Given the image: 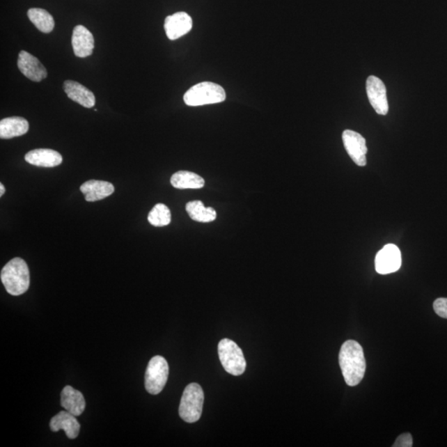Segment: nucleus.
I'll list each match as a JSON object with an SVG mask.
<instances>
[{
    "mask_svg": "<svg viewBox=\"0 0 447 447\" xmlns=\"http://www.w3.org/2000/svg\"><path fill=\"white\" fill-rule=\"evenodd\" d=\"M339 363L346 384L356 386L366 374V362L362 346L350 340L341 346Z\"/></svg>",
    "mask_w": 447,
    "mask_h": 447,
    "instance_id": "1",
    "label": "nucleus"
},
{
    "mask_svg": "<svg viewBox=\"0 0 447 447\" xmlns=\"http://www.w3.org/2000/svg\"><path fill=\"white\" fill-rule=\"evenodd\" d=\"M63 89L68 98L73 102L82 105L85 108L94 107L95 104V97L93 92L87 89L86 87L80 84V83L73 81H65L63 85Z\"/></svg>",
    "mask_w": 447,
    "mask_h": 447,
    "instance_id": "15",
    "label": "nucleus"
},
{
    "mask_svg": "<svg viewBox=\"0 0 447 447\" xmlns=\"http://www.w3.org/2000/svg\"><path fill=\"white\" fill-rule=\"evenodd\" d=\"M204 392L198 384H188L179 406V415L188 423L197 422L203 414Z\"/></svg>",
    "mask_w": 447,
    "mask_h": 447,
    "instance_id": "4",
    "label": "nucleus"
},
{
    "mask_svg": "<svg viewBox=\"0 0 447 447\" xmlns=\"http://www.w3.org/2000/svg\"><path fill=\"white\" fill-rule=\"evenodd\" d=\"M17 67L26 77L35 82H40L47 77L45 65L37 58L26 51L19 52Z\"/></svg>",
    "mask_w": 447,
    "mask_h": 447,
    "instance_id": "10",
    "label": "nucleus"
},
{
    "mask_svg": "<svg viewBox=\"0 0 447 447\" xmlns=\"http://www.w3.org/2000/svg\"><path fill=\"white\" fill-rule=\"evenodd\" d=\"M366 92L372 107L380 116H386L389 112L386 87L379 78L370 76L366 81Z\"/></svg>",
    "mask_w": 447,
    "mask_h": 447,
    "instance_id": "7",
    "label": "nucleus"
},
{
    "mask_svg": "<svg viewBox=\"0 0 447 447\" xmlns=\"http://www.w3.org/2000/svg\"><path fill=\"white\" fill-rule=\"evenodd\" d=\"M433 308L439 317L447 319V298H437L434 301Z\"/></svg>",
    "mask_w": 447,
    "mask_h": 447,
    "instance_id": "23",
    "label": "nucleus"
},
{
    "mask_svg": "<svg viewBox=\"0 0 447 447\" xmlns=\"http://www.w3.org/2000/svg\"><path fill=\"white\" fill-rule=\"evenodd\" d=\"M226 98V91L222 86L208 81L192 86L184 95V102L189 107L221 103L225 102Z\"/></svg>",
    "mask_w": 447,
    "mask_h": 447,
    "instance_id": "3",
    "label": "nucleus"
},
{
    "mask_svg": "<svg viewBox=\"0 0 447 447\" xmlns=\"http://www.w3.org/2000/svg\"><path fill=\"white\" fill-rule=\"evenodd\" d=\"M393 447H411L413 446V437L410 433L402 434L398 437V439L394 444Z\"/></svg>",
    "mask_w": 447,
    "mask_h": 447,
    "instance_id": "24",
    "label": "nucleus"
},
{
    "mask_svg": "<svg viewBox=\"0 0 447 447\" xmlns=\"http://www.w3.org/2000/svg\"><path fill=\"white\" fill-rule=\"evenodd\" d=\"M72 45L74 55L85 58L93 54L95 40L93 35L84 26L74 27L72 38Z\"/></svg>",
    "mask_w": 447,
    "mask_h": 447,
    "instance_id": "12",
    "label": "nucleus"
},
{
    "mask_svg": "<svg viewBox=\"0 0 447 447\" xmlns=\"http://www.w3.org/2000/svg\"><path fill=\"white\" fill-rule=\"evenodd\" d=\"M171 220H172V216H171L169 208L162 203L155 205L148 217V222L156 227L168 226Z\"/></svg>",
    "mask_w": 447,
    "mask_h": 447,
    "instance_id": "22",
    "label": "nucleus"
},
{
    "mask_svg": "<svg viewBox=\"0 0 447 447\" xmlns=\"http://www.w3.org/2000/svg\"><path fill=\"white\" fill-rule=\"evenodd\" d=\"M61 405L69 413L78 417L85 411V398L78 390L72 386H65L61 391Z\"/></svg>",
    "mask_w": 447,
    "mask_h": 447,
    "instance_id": "17",
    "label": "nucleus"
},
{
    "mask_svg": "<svg viewBox=\"0 0 447 447\" xmlns=\"http://www.w3.org/2000/svg\"><path fill=\"white\" fill-rule=\"evenodd\" d=\"M191 28V17L185 12H178L166 17L164 29L170 40H176L184 36L190 32Z\"/></svg>",
    "mask_w": 447,
    "mask_h": 447,
    "instance_id": "11",
    "label": "nucleus"
},
{
    "mask_svg": "<svg viewBox=\"0 0 447 447\" xmlns=\"http://www.w3.org/2000/svg\"><path fill=\"white\" fill-rule=\"evenodd\" d=\"M343 139L345 150L354 163L361 166H366L368 149L365 138L353 130H347L344 131Z\"/></svg>",
    "mask_w": 447,
    "mask_h": 447,
    "instance_id": "9",
    "label": "nucleus"
},
{
    "mask_svg": "<svg viewBox=\"0 0 447 447\" xmlns=\"http://www.w3.org/2000/svg\"><path fill=\"white\" fill-rule=\"evenodd\" d=\"M81 191L85 195L86 201L93 203L107 198L115 191V187L113 184L98 180H90L81 186Z\"/></svg>",
    "mask_w": 447,
    "mask_h": 447,
    "instance_id": "16",
    "label": "nucleus"
},
{
    "mask_svg": "<svg viewBox=\"0 0 447 447\" xmlns=\"http://www.w3.org/2000/svg\"><path fill=\"white\" fill-rule=\"evenodd\" d=\"M219 358L224 369L227 372L235 376L243 375L246 369L242 350L235 341L230 339H223L218 345Z\"/></svg>",
    "mask_w": 447,
    "mask_h": 447,
    "instance_id": "5",
    "label": "nucleus"
},
{
    "mask_svg": "<svg viewBox=\"0 0 447 447\" xmlns=\"http://www.w3.org/2000/svg\"><path fill=\"white\" fill-rule=\"evenodd\" d=\"M63 156L58 152L47 148H38L25 155V161L31 165L42 168H54L63 163Z\"/></svg>",
    "mask_w": 447,
    "mask_h": 447,
    "instance_id": "14",
    "label": "nucleus"
},
{
    "mask_svg": "<svg viewBox=\"0 0 447 447\" xmlns=\"http://www.w3.org/2000/svg\"><path fill=\"white\" fill-rule=\"evenodd\" d=\"M186 210L191 220L201 223H210L216 220L217 213L212 207H205L201 201H192L186 205Z\"/></svg>",
    "mask_w": 447,
    "mask_h": 447,
    "instance_id": "20",
    "label": "nucleus"
},
{
    "mask_svg": "<svg viewBox=\"0 0 447 447\" xmlns=\"http://www.w3.org/2000/svg\"><path fill=\"white\" fill-rule=\"evenodd\" d=\"M171 184L178 189H201L205 186V180L194 173L179 171L171 178Z\"/></svg>",
    "mask_w": 447,
    "mask_h": 447,
    "instance_id": "19",
    "label": "nucleus"
},
{
    "mask_svg": "<svg viewBox=\"0 0 447 447\" xmlns=\"http://www.w3.org/2000/svg\"><path fill=\"white\" fill-rule=\"evenodd\" d=\"M0 277L6 291L12 296H20L29 290V269L23 258H13L3 267Z\"/></svg>",
    "mask_w": 447,
    "mask_h": 447,
    "instance_id": "2",
    "label": "nucleus"
},
{
    "mask_svg": "<svg viewBox=\"0 0 447 447\" xmlns=\"http://www.w3.org/2000/svg\"><path fill=\"white\" fill-rule=\"evenodd\" d=\"M402 257L400 249L394 244H387L377 253L375 269L380 274L394 273L400 269Z\"/></svg>",
    "mask_w": 447,
    "mask_h": 447,
    "instance_id": "8",
    "label": "nucleus"
},
{
    "mask_svg": "<svg viewBox=\"0 0 447 447\" xmlns=\"http://www.w3.org/2000/svg\"><path fill=\"white\" fill-rule=\"evenodd\" d=\"M50 428L54 432L63 430L69 439H76L80 433L81 425L76 416L65 410L60 411L52 418Z\"/></svg>",
    "mask_w": 447,
    "mask_h": 447,
    "instance_id": "13",
    "label": "nucleus"
},
{
    "mask_svg": "<svg viewBox=\"0 0 447 447\" xmlns=\"http://www.w3.org/2000/svg\"><path fill=\"white\" fill-rule=\"evenodd\" d=\"M6 192V187H3V184L0 183V196H3Z\"/></svg>",
    "mask_w": 447,
    "mask_h": 447,
    "instance_id": "25",
    "label": "nucleus"
},
{
    "mask_svg": "<svg viewBox=\"0 0 447 447\" xmlns=\"http://www.w3.org/2000/svg\"><path fill=\"white\" fill-rule=\"evenodd\" d=\"M29 124L24 118L14 116L0 121V138L10 139L28 133Z\"/></svg>",
    "mask_w": 447,
    "mask_h": 447,
    "instance_id": "18",
    "label": "nucleus"
},
{
    "mask_svg": "<svg viewBox=\"0 0 447 447\" xmlns=\"http://www.w3.org/2000/svg\"><path fill=\"white\" fill-rule=\"evenodd\" d=\"M29 19L39 31L49 33L55 27L54 17L42 8H30L28 11Z\"/></svg>",
    "mask_w": 447,
    "mask_h": 447,
    "instance_id": "21",
    "label": "nucleus"
},
{
    "mask_svg": "<svg viewBox=\"0 0 447 447\" xmlns=\"http://www.w3.org/2000/svg\"><path fill=\"white\" fill-rule=\"evenodd\" d=\"M169 375V366L165 358L157 356L149 361L146 372L147 392L156 395L163 391Z\"/></svg>",
    "mask_w": 447,
    "mask_h": 447,
    "instance_id": "6",
    "label": "nucleus"
}]
</instances>
